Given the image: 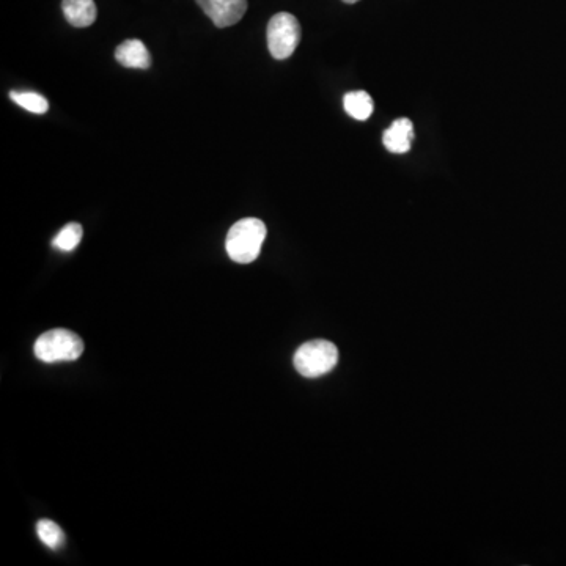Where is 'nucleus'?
Returning a JSON list of instances; mask_svg holds the SVG:
<instances>
[{
    "mask_svg": "<svg viewBox=\"0 0 566 566\" xmlns=\"http://www.w3.org/2000/svg\"><path fill=\"white\" fill-rule=\"evenodd\" d=\"M115 59L125 68L147 70L151 65V56L147 46L140 40H126L115 49Z\"/></svg>",
    "mask_w": 566,
    "mask_h": 566,
    "instance_id": "7",
    "label": "nucleus"
},
{
    "mask_svg": "<svg viewBox=\"0 0 566 566\" xmlns=\"http://www.w3.org/2000/svg\"><path fill=\"white\" fill-rule=\"evenodd\" d=\"M10 98H12L18 106L23 107L26 111L32 112V114H46L49 109V103L45 96L38 95V93L35 92H12L10 93Z\"/></svg>",
    "mask_w": 566,
    "mask_h": 566,
    "instance_id": "11",
    "label": "nucleus"
},
{
    "mask_svg": "<svg viewBox=\"0 0 566 566\" xmlns=\"http://www.w3.org/2000/svg\"><path fill=\"white\" fill-rule=\"evenodd\" d=\"M265 239L266 225L260 219L246 217L228 230L225 249L233 261L239 265H249L257 260Z\"/></svg>",
    "mask_w": 566,
    "mask_h": 566,
    "instance_id": "1",
    "label": "nucleus"
},
{
    "mask_svg": "<svg viewBox=\"0 0 566 566\" xmlns=\"http://www.w3.org/2000/svg\"><path fill=\"white\" fill-rule=\"evenodd\" d=\"M412 140H414V125L409 118H398L384 133V147L395 153V155H405L411 150Z\"/></svg>",
    "mask_w": 566,
    "mask_h": 566,
    "instance_id": "6",
    "label": "nucleus"
},
{
    "mask_svg": "<svg viewBox=\"0 0 566 566\" xmlns=\"http://www.w3.org/2000/svg\"><path fill=\"white\" fill-rule=\"evenodd\" d=\"M62 10L68 23L79 29L92 26L98 16L95 0H63Z\"/></svg>",
    "mask_w": 566,
    "mask_h": 566,
    "instance_id": "8",
    "label": "nucleus"
},
{
    "mask_svg": "<svg viewBox=\"0 0 566 566\" xmlns=\"http://www.w3.org/2000/svg\"><path fill=\"white\" fill-rule=\"evenodd\" d=\"M219 29L235 26L247 12V0H195Z\"/></svg>",
    "mask_w": 566,
    "mask_h": 566,
    "instance_id": "5",
    "label": "nucleus"
},
{
    "mask_svg": "<svg viewBox=\"0 0 566 566\" xmlns=\"http://www.w3.org/2000/svg\"><path fill=\"white\" fill-rule=\"evenodd\" d=\"M35 356L46 364L76 361L84 353V342L76 332L68 329H52L38 337L34 346Z\"/></svg>",
    "mask_w": 566,
    "mask_h": 566,
    "instance_id": "2",
    "label": "nucleus"
},
{
    "mask_svg": "<svg viewBox=\"0 0 566 566\" xmlns=\"http://www.w3.org/2000/svg\"><path fill=\"white\" fill-rule=\"evenodd\" d=\"M343 106H345V111L354 120H361V122H365V120L372 117L373 111H375V103H373L372 96L368 95L364 90L346 93L345 98H343Z\"/></svg>",
    "mask_w": 566,
    "mask_h": 566,
    "instance_id": "9",
    "label": "nucleus"
},
{
    "mask_svg": "<svg viewBox=\"0 0 566 566\" xmlns=\"http://www.w3.org/2000/svg\"><path fill=\"white\" fill-rule=\"evenodd\" d=\"M38 538L51 549H57L65 541V533L57 526L56 522L43 519L37 524Z\"/></svg>",
    "mask_w": 566,
    "mask_h": 566,
    "instance_id": "12",
    "label": "nucleus"
},
{
    "mask_svg": "<svg viewBox=\"0 0 566 566\" xmlns=\"http://www.w3.org/2000/svg\"><path fill=\"white\" fill-rule=\"evenodd\" d=\"M343 2H345V4H356L359 0H343Z\"/></svg>",
    "mask_w": 566,
    "mask_h": 566,
    "instance_id": "13",
    "label": "nucleus"
},
{
    "mask_svg": "<svg viewBox=\"0 0 566 566\" xmlns=\"http://www.w3.org/2000/svg\"><path fill=\"white\" fill-rule=\"evenodd\" d=\"M82 236H84L82 225L71 222L60 230L59 235L52 241V246L62 250V252H71L79 246Z\"/></svg>",
    "mask_w": 566,
    "mask_h": 566,
    "instance_id": "10",
    "label": "nucleus"
},
{
    "mask_svg": "<svg viewBox=\"0 0 566 566\" xmlns=\"http://www.w3.org/2000/svg\"><path fill=\"white\" fill-rule=\"evenodd\" d=\"M301 41V24L291 13H277L268 24V49L277 60L293 56Z\"/></svg>",
    "mask_w": 566,
    "mask_h": 566,
    "instance_id": "4",
    "label": "nucleus"
},
{
    "mask_svg": "<svg viewBox=\"0 0 566 566\" xmlns=\"http://www.w3.org/2000/svg\"><path fill=\"white\" fill-rule=\"evenodd\" d=\"M293 362L304 378H320L334 370L339 362V350L328 340H312L299 346Z\"/></svg>",
    "mask_w": 566,
    "mask_h": 566,
    "instance_id": "3",
    "label": "nucleus"
}]
</instances>
